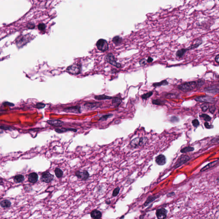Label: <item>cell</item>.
Segmentation results:
<instances>
[{"label": "cell", "instance_id": "obj_1", "mask_svg": "<svg viewBox=\"0 0 219 219\" xmlns=\"http://www.w3.org/2000/svg\"><path fill=\"white\" fill-rule=\"evenodd\" d=\"M197 88V81H193L184 83L178 86V88L183 92H189Z\"/></svg>", "mask_w": 219, "mask_h": 219}, {"label": "cell", "instance_id": "obj_2", "mask_svg": "<svg viewBox=\"0 0 219 219\" xmlns=\"http://www.w3.org/2000/svg\"><path fill=\"white\" fill-rule=\"evenodd\" d=\"M81 65L78 64H73L66 68L67 72L72 75H78L81 72Z\"/></svg>", "mask_w": 219, "mask_h": 219}, {"label": "cell", "instance_id": "obj_3", "mask_svg": "<svg viewBox=\"0 0 219 219\" xmlns=\"http://www.w3.org/2000/svg\"><path fill=\"white\" fill-rule=\"evenodd\" d=\"M194 99L197 102H204V103L213 104L215 102L214 98L208 95L199 96L195 98Z\"/></svg>", "mask_w": 219, "mask_h": 219}, {"label": "cell", "instance_id": "obj_4", "mask_svg": "<svg viewBox=\"0 0 219 219\" xmlns=\"http://www.w3.org/2000/svg\"><path fill=\"white\" fill-rule=\"evenodd\" d=\"M190 160H191V157L188 156L184 155L181 156L175 162V165L173 167V169H175L178 168L183 165L184 164H185Z\"/></svg>", "mask_w": 219, "mask_h": 219}, {"label": "cell", "instance_id": "obj_5", "mask_svg": "<svg viewBox=\"0 0 219 219\" xmlns=\"http://www.w3.org/2000/svg\"><path fill=\"white\" fill-rule=\"evenodd\" d=\"M105 60L110 64L115 66L116 68H119L121 67V64L116 62L114 56L112 53H109L107 54L105 57Z\"/></svg>", "mask_w": 219, "mask_h": 219}, {"label": "cell", "instance_id": "obj_6", "mask_svg": "<svg viewBox=\"0 0 219 219\" xmlns=\"http://www.w3.org/2000/svg\"><path fill=\"white\" fill-rule=\"evenodd\" d=\"M96 46L98 49L101 51H105L108 49V44L106 40L100 39L96 43Z\"/></svg>", "mask_w": 219, "mask_h": 219}, {"label": "cell", "instance_id": "obj_7", "mask_svg": "<svg viewBox=\"0 0 219 219\" xmlns=\"http://www.w3.org/2000/svg\"><path fill=\"white\" fill-rule=\"evenodd\" d=\"M54 176L48 172H45L43 173L40 180L42 182L49 183L54 179Z\"/></svg>", "mask_w": 219, "mask_h": 219}, {"label": "cell", "instance_id": "obj_8", "mask_svg": "<svg viewBox=\"0 0 219 219\" xmlns=\"http://www.w3.org/2000/svg\"><path fill=\"white\" fill-rule=\"evenodd\" d=\"M168 211L164 208H159L156 210V215L157 219H166L167 218Z\"/></svg>", "mask_w": 219, "mask_h": 219}, {"label": "cell", "instance_id": "obj_9", "mask_svg": "<svg viewBox=\"0 0 219 219\" xmlns=\"http://www.w3.org/2000/svg\"><path fill=\"white\" fill-rule=\"evenodd\" d=\"M75 175L79 179H81L83 181H86L89 177V173L86 170H84L83 171H77L75 172Z\"/></svg>", "mask_w": 219, "mask_h": 219}, {"label": "cell", "instance_id": "obj_10", "mask_svg": "<svg viewBox=\"0 0 219 219\" xmlns=\"http://www.w3.org/2000/svg\"><path fill=\"white\" fill-rule=\"evenodd\" d=\"M81 108L80 106L70 107L64 108L63 111L66 113H73L75 114H78L81 113Z\"/></svg>", "mask_w": 219, "mask_h": 219}, {"label": "cell", "instance_id": "obj_11", "mask_svg": "<svg viewBox=\"0 0 219 219\" xmlns=\"http://www.w3.org/2000/svg\"><path fill=\"white\" fill-rule=\"evenodd\" d=\"M102 103L100 102H88L84 105L85 108L88 110H94L100 108Z\"/></svg>", "mask_w": 219, "mask_h": 219}, {"label": "cell", "instance_id": "obj_12", "mask_svg": "<svg viewBox=\"0 0 219 219\" xmlns=\"http://www.w3.org/2000/svg\"><path fill=\"white\" fill-rule=\"evenodd\" d=\"M204 90L205 92L209 93L217 94L219 92V89L218 85H214L205 88Z\"/></svg>", "mask_w": 219, "mask_h": 219}, {"label": "cell", "instance_id": "obj_13", "mask_svg": "<svg viewBox=\"0 0 219 219\" xmlns=\"http://www.w3.org/2000/svg\"><path fill=\"white\" fill-rule=\"evenodd\" d=\"M155 162L157 165L163 166L167 163V158L164 154H160L156 157Z\"/></svg>", "mask_w": 219, "mask_h": 219}, {"label": "cell", "instance_id": "obj_14", "mask_svg": "<svg viewBox=\"0 0 219 219\" xmlns=\"http://www.w3.org/2000/svg\"><path fill=\"white\" fill-rule=\"evenodd\" d=\"M202 43V40L200 39H196L194 40L192 44H191L190 46L188 47V48H187L186 49L188 50H190L194 49L195 48H198V46L200 45Z\"/></svg>", "mask_w": 219, "mask_h": 219}, {"label": "cell", "instance_id": "obj_15", "mask_svg": "<svg viewBox=\"0 0 219 219\" xmlns=\"http://www.w3.org/2000/svg\"><path fill=\"white\" fill-rule=\"evenodd\" d=\"M47 123L51 126L55 127H59L64 124V122L59 119H52L47 121Z\"/></svg>", "mask_w": 219, "mask_h": 219}, {"label": "cell", "instance_id": "obj_16", "mask_svg": "<svg viewBox=\"0 0 219 219\" xmlns=\"http://www.w3.org/2000/svg\"><path fill=\"white\" fill-rule=\"evenodd\" d=\"M91 218L93 219H100L102 217V213L98 210L95 209L90 213Z\"/></svg>", "mask_w": 219, "mask_h": 219}, {"label": "cell", "instance_id": "obj_17", "mask_svg": "<svg viewBox=\"0 0 219 219\" xmlns=\"http://www.w3.org/2000/svg\"><path fill=\"white\" fill-rule=\"evenodd\" d=\"M28 179L30 182L35 183L37 182L38 179V175L37 173H32L28 175Z\"/></svg>", "mask_w": 219, "mask_h": 219}, {"label": "cell", "instance_id": "obj_18", "mask_svg": "<svg viewBox=\"0 0 219 219\" xmlns=\"http://www.w3.org/2000/svg\"><path fill=\"white\" fill-rule=\"evenodd\" d=\"M140 137H136L132 140L130 143V146L131 148L136 149L138 148L139 147H140Z\"/></svg>", "mask_w": 219, "mask_h": 219}, {"label": "cell", "instance_id": "obj_19", "mask_svg": "<svg viewBox=\"0 0 219 219\" xmlns=\"http://www.w3.org/2000/svg\"><path fill=\"white\" fill-rule=\"evenodd\" d=\"M218 162H219V160H216V161H214L213 162L210 163L209 164H208L205 166L203 167L201 169V170H200V172H202L205 171H206L207 170H208L209 169L212 168L213 167H215L217 164H218Z\"/></svg>", "mask_w": 219, "mask_h": 219}, {"label": "cell", "instance_id": "obj_20", "mask_svg": "<svg viewBox=\"0 0 219 219\" xmlns=\"http://www.w3.org/2000/svg\"><path fill=\"white\" fill-rule=\"evenodd\" d=\"M159 197V196H150L147 198L146 201H145L143 206L144 207L147 206L148 205L154 201V200H156Z\"/></svg>", "mask_w": 219, "mask_h": 219}, {"label": "cell", "instance_id": "obj_21", "mask_svg": "<svg viewBox=\"0 0 219 219\" xmlns=\"http://www.w3.org/2000/svg\"><path fill=\"white\" fill-rule=\"evenodd\" d=\"M55 131L58 133H63L66 132L68 131H71L74 132H76L77 131V130L76 129H72V128H67V129L62 128V129H55Z\"/></svg>", "mask_w": 219, "mask_h": 219}, {"label": "cell", "instance_id": "obj_22", "mask_svg": "<svg viewBox=\"0 0 219 219\" xmlns=\"http://www.w3.org/2000/svg\"><path fill=\"white\" fill-rule=\"evenodd\" d=\"M112 99H112V103L115 108H117L120 105L121 103L122 102V99L119 97H114V98H113Z\"/></svg>", "mask_w": 219, "mask_h": 219}, {"label": "cell", "instance_id": "obj_23", "mask_svg": "<svg viewBox=\"0 0 219 219\" xmlns=\"http://www.w3.org/2000/svg\"><path fill=\"white\" fill-rule=\"evenodd\" d=\"M11 203L7 199L3 200L0 202V205L3 208H8L11 206Z\"/></svg>", "mask_w": 219, "mask_h": 219}, {"label": "cell", "instance_id": "obj_24", "mask_svg": "<svg viewBox=\"0 0 219 219\" xmlns=\"http://www.w3.org/2000/svg\"><path fill=\"white\" fill-rule=\"evenodd\" d=\"M187 50L186 48H181L180 49L176 51V56L178 58H182L184 55L185 54L187 51Z\"/></svg>", "mask_w": 219, "mask_h": 219}, {"label": "cell", "instance_id": "obj_25", "mask_svg": "<svg viewBox=\"0 0 219 219\" xmlns=\"http://www.w3.org/2000/svg\"><path fill=\"white\" fill-rule=\"evenodd\" d=\"M94 98L97 100H110L113 99V98L111 96H108L104 94L102 95H95Z\"/></svg>", "mask_w": 219, "mask_h": 219}, {"label": "cell", "instance_id": "obj_26", "mask_svg": "<svg viewBox=\"0 0 219 219\" xmlns=\"http://www.w3.org/2000/svg\"><path fill=\"white\" fill-rule=\"evenodd\" d=\"M168 82L167 81V80H164L160 81V82L153 83V86L154 88H157L161 86H167V85H168Z\"/></svg>", "mask_w": 219, "mask_h": 219}, {"label": "cell", "instance_id": "obj_27", "mask_svg": "<svg viewBox=\"0 0 219 219\" xmlns=\"http://www.w3.org/2000/svg\"><path fill=\"white\" fill-rule=\"evenodd\" d=\"M194 148L191 146H187L186 147L183 148L180 151V152L182 153H186L192 152L194 150Z\"/></svg>", "mask_w": 219, "mask_h": 219}, {"label": "cell", "instance_id": "obj_28", "mask_svg": "<svg viewBox=\"0 0 219 219\" xmlns=\"http://www.w3.org/2000/svg\"><path fill=\"white\" fill-rule=\"evenodd\" d=\"M24 176L22 175H16L14 178V181L15 182L19 183L22 182L24 181Z\"/></svg>", "mask_w": 219, "mask_h": 219}, {"label": "cell", "instance_id": "obj_29", "mask_svg": "<svg viewBox=\"0 0 219 219\" xmlns=\"http://www.w3.org/2000/svg\"><path fill=\"white\" fill-rule=\"evenodd\" d=\"M112 41L116 45H119L122 43V39L119 36H116L113 38Z\"/></svg>", "mask_w": 219, "mask_h": 219}, {"label": "cell", "instance_id": "obj_30", "mask_svg": "<svg viewBox=\"0 0 219 219\" xmlns=\"http://www.w3.org/2000/svg\"><path fill=\"white\" fill-rule=\"evenodd\" d=\"M54 173H55L56 176L57 178H61L62 176H63V174H64L63 172L60 168H56L54 170Z\"/></svg>", "mask_w": 219, "mask_h": 219}, {"label": "cell", "instance_id": "obj_31", "mask_svg": "<svg viewBox=\"0 0 219 219\" xmlns=\"http://www.w3.org/2000/svg\"><path fill=\"white\" fill-rule=\"evenodd\" d=\"M152 103L153 105H163L165 104V102L164 101H163L159 99H154L152 101Z\"/></svg>", "mask_w": 219, "mask_h": 219}, {"label": "cell", "instance_id": "obj_32", "mask_svg": "<svg viewBox=\"0 0 219 219\" xmlns=\"http://www.w3.org/2000/svg\"><path fill=\"white\" fill-rule=\"evenodd\" d=\"M27 40H26V38L25 37H21L18 41V44L21 46L22 45H24L26 43H27Z\"/></svg>", "mask_w": 219, "mask_h": 219}, {"label": "cell", "instance_id": "obj_33", "mask_svg": "<svg viewBox=\"0 0 219 219\" xmlns=\"http://www.w3.org/2000/svg\"><path fill=\"white\" fill-rule=\"evenodd\" d=\"M200 117L202 118L205 122H209L211 120V117L208 115L203 113L200 115Z\"/></svg>", "mask_w": 219, "mask_h": 219}, {"label": "cell", "instance_id": "obj_34", "mask_svg": "<svg viewBox=\"0 0 219 219\" xmlns=\"http://www.w3.org/2000/svg\"><path fill=\"white\" fill-rule=\"evenodd\" d=\"M153 95V92L152 91H150L149 92L143 94L141 95L142 99L144 100H146L147 99H149V97H151Z\"/></svg>", "mask_w": 219, "mask_h": 219}, {"label": "cell", "instance_id": "obj_35", "mask_svg": "<svg viewBox=\"0 0 219 219\" xmlns=\"http://www.w3.org/2000/svg\"><path fill=\"white\" fill-rule=\"evenodd\" d=\"M113 114H108L105 115L103 116H102L100 118V119L99 120V121H106L109 118L113 117Z\"/></svg>", "mask_w": 219, "mask_h": 219}, {"label": "cell", "instance_id": "obj_36", "mask_svg": "<svg viewBox=\"0 0 219 219\" xmlns=\"http://www.w3.org/2000/svg\"><path fill=\"white\" fill-rule=\"evenodd\" d=\"M201 108L203 112H205V111H206L207 110L209 109V105H208V104H203L202 105H201Z\"/></svg>", "mask_w": 219, "mask_h": 219}, {"label": "cell", "instance_id": "obj_37", "mask_svg": "<svg viewBox=\"0 0 219 219\" xmlns=\"http://www.w3.org/2000/svg\"><path fill=\"white\" fill-rule=\"evenodd\" d=\"M197 88H201L202 86H203V85L205 84L204 80L203 79H198L197 81Z\"/></svg>", "mask_w": 219, "mask_h": 219}, {"label": "cell", "instance_id": "obj_38", "mask_svg": "<svg viewBox=\"0 0 219 219\" xmlns=\"http://www.w3.org/2000/svg\"><path fill=\"white\" fill-rule=\"evenodd\" d=\"M119 191H120V188L119 187H116V188L113 190L112 194V195L113 197H116L118 195V194H119Z\"/></svg>", "mask_w": 219, "mask_h": 219}, {"label": "cell", "instance_id": "obj_39", "mask_svg": "<svg viewBox=\"0 0 219 219\" xmlns=\"http://www.w3.org/2000/svg\"><path fill=\"white\" fill-rule=\"evenodd\" d=\"M192 123L194 127L195 128H197L199 126V122L197 119H195L192 121Z\"/></svg>", "mask_w": 219, "mask_h": 219}, {"label": "cell", "instance_id": "obj_40", "mask_svg": "<svg viewBox=\"0 0 219 219\" xmlns=\"http://www.w3.org/2000/svg\"><path fill=\"white\" fill-rule=\"evenodd\" d=\"M139 63L140 65V66H141L146 65L147 64L146 59H145V58H143V59L140 60L139 61Z\"/></svg>", "mask_w": 219, "mask_h": 219}, {"label": "cell", "instance_id": "obj_41", "mask_svg": "<svg viewBox=\"0 0 219 219\" xmlns=\"http://www.w3.org/2000/svg\"><path fill=\"white\" fill-rule=\"evenodd\" d=\"M38 27L39 30H41V31H43L45 29L46 26L45 25V24H43V23H40L38 26Z\"/></svg>", "mask_w": 219, "mask_h": 219}, {"label": "cell", "instance_id": "obj_42", "mask_svg": "<svg viewBox=\"0 0 219 219\" xmlns=\"http://www.w3.org/2000/svg\"><path fill=\"white\" fill-rule=\"evenodd\" d=\"M36 108L38 109H43L45 107V105L42 103H38L36 105Z\"/></svg>", "mask_w": 219, "mask_h": 219}, {"label": "cell", "instance_id": "obj_43", "mask_svg": "<svg viewBox=\"0 0 219 219\" xmlns=\"http://www.w3.org/2000/svg\"><path fill=\"white\" fill-rule=\"evenodd\" d=\"M170 121L172 122H178L179 119L176 116H173L170 119Z\"/></svg>", "mask_w": 219, "mask_h": 219}, {"label": "cell", "instance_id": "obj_44", "mask_svg": "<svg viewBox=\"0 0 219 219\" xmlns=\"http://www.w3.org/2000/svg\"><path fill=\"white\" fill-rule=\"evenodd\" d=\"M167 98H176L177 97V95L174 94H168L166 95Z\"/></svg>", "mask_w": 219, "mask_h": 219}, {"label": "cell", "instance_id": "obj_45", "mask_svg": "<svg viewBox=\"0 0 219 219\" xmlns=\"http://www.w3.org/2000/svg\"><path fill=\"white\" fill-rule=\"evenodd\" d=\"M27 28H28L33 29H34L35 28V25L34 24H33V23H31V22H30V23H29L27 24Z\"/></svg>", "mask_w": 219, "mask_h": 219}, {"label": "cell", "instance_id": "obj_46", "mask_svg": "<svg viewBox=\"0 0 219 219\" xmlns=\"http://www.w3.org/2000/svg\"><path fill=\"white\" fill-rule=\"evenodd\" d=\"M204 125H205V127L207 129H211L214 128V126L213 125H210L208 122H205Z\"/></svg>", "mask_w": 219, "mask_h": 219}, {"label": "cell", "instance_id": "obj_47", "mask_svg": "<svg viewBox=\"0 0 219 219\" xmlns=\"http://www.w3.org/2000/svg\"><path fill=\"white\" fill-rule=\"evenodd\" d=\"M209 108L210 112H211V113H214L215 109H216L215 107L211 106L209 107Z\"/></svg>", "mask_w": 219, "mask_h": 219}, {"label": "cell", "instance_id": "obj_48", "mask_svg": "<svg viewBox=\"0 0 219 219\" xmlns=\"http://www.w3.org/2000/svg\"><path fill=\"white\" fill-rule=\"evenodd\" d=\"M153 60H153L152 57H149L148 59L146 60V61H147V63H151L152 62H153Z\"/></svg>", "mask_w": 219, "mask_h": 219}, {"label": "cell", "instance_id": "obj_49", "mask_svg": "<svg viewBox=\"0 0 219 219\" xmlns=\"http://www.w3.org/2000/svg\"><path fill=\"white\" fill-rule=\"evenodd\" d=\"M175 195V193L174 192H172L171 193H169L168 194H167V196L168 197H173Z\"/></svg>", "mask_w": 219, "mask_h": 219}, {"label": "cell", "instance_id": "obj_50", "mask_svg": "<svg viewBox=\"0 0 219 219\" xmlns=\"http://www.w3.org/2000/svg\"><path fill=\"white\" fill-rule=\"evenodd\" d=\"M219 54H218L216 56V57L215 58V60L216 63H218V64H219Z\"/></svg>", "mask_w": 219, "mask_h": 219}, {"label": "cell", "instance_id": "obj_51", "mask_svg": "<svg viewBox=\"0 0 219 219\" xmlns=\"http://www.w3.org/2000/svg\"><path fill=\"white\" fill-rule=\"evenodd\" d=\"M4 104H6V105H9L10 106H13L14 105H13V104L10 103H9V102H5Z\"/></svg>", "mask_w": 219, "mask_h": 219}, {"label": "cell", "instance_id": "obj_52", "mask_svg": "<svg viewBox=\"0 0 219 219\" xmlns=\"http://www.w3.org/2000/svg\"><path fill=\"white\" fill-rule=\"evenodd\" d=\"M105 203L106 204H107V205H109L111 203V202H110V201L109 200V199H108V200H107L105 201Z\"/></svg>", "mask_w": 219, "mask_h": 219}, {"label": "cell", "instance_id": "obj_53", "mask_svg": "<svg viewBox=\"0 0 219 219\" xmlns=\"http://www.w3.org/2000/svg\"><path fill=\"white\" fill-rule=\"evenodd\" d=\"M2 133V131L1 130V129L0 128V134Z\"/></svg>", "mask_w": 219, "mask_h": 219}]
</instances>
